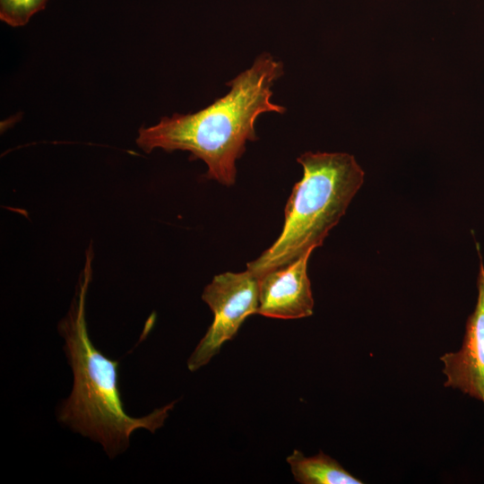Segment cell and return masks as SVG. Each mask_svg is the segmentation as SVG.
<instances>
[{"instance_id":"cell-7","label":"cell","mask_w":484,"mask_h":484,"mask_svg":"<svg viewBox=\"0 0 484 484\" xmlns=\"http://www.w3.org/2000/svg\"><path fill=\"white\" fill-rule=\"evenodd\" d=\"M295 480L301 484H362L337 461L320 451L316 455L306 457L294 450L287 457Z\"/></svg>"},{"instance_id":"cell-5","label":"cell","mask_w":484,"mask_h":484,"mask_svg":"<svg viewBox=\"0 0 484 484\" xmlns=\"http://www.w3.org/2000/svg\"><path fill=\"white\" fill-rule=\"evenodd\" d=\"M313 251L259 277L257 314L279 319H298L313 314L314 298L307 275V262Z\"/></svg>"},{"instance_id":"cell-1","label":"cell","mask_w":484,"mask_h":484,"mask_svg":"<svg viewBox=\"0 0 484 484\" xmlns=\"http://www.w3.org/2000/svg\"><path fill=\"white\" fill-rule=\"evenodd\" d=\"M284 73L282 62L268 53L226 84L229 91L206 108L190 114L164 117L154 125L139 129L137 145L149 153L154 149L191 153L208 167L205 177L230 186L236 182V161L255 142L257 117L266 112L283 114L286 108L272 102V87Z\"/></svg>"},{"instance_id":"cell-4","label":"cell","mask_w":484,"mask_h":484,"mask_svg":"<svg viewBox=\"0 0 484 484\" xmlns=\"http://www.w3.org/2000/svg\"><path fill=\"white\" fill-rule=\"evenodd\" d=\"M202 298L212 311L213 321L187 360L191 372L205 366L236 335L246 318L257 314L259 278L247 269L218 274L204 288Z\"/></svg>"},{"instance_id":"cell-3","label":"cell","mask_w":484,"mask_h":484,"mask_svg":"<svg viewBox=\"0 0 484 484\" xmlns=\"http://www.w3.org/2000/svg\"><path fill=\"white\" fill-rule=\"evenodd\" d=\"M303 177L286 203L276 241L247 270L258 278L323 245L364 182V171L348 153L305 152L298 159Z\"/></svg>"},{"instance_id":"cell-6","label":"cell","mask_w":484,"mask_h":484,"mask_svg":"<svg viewBox=\"0 0 484 484\" xmlns=\"http://www.w3.org/2000/svg\"><path fill=\"white\" fill-rule=\"evenodd\" d=\"M478 298L468 317L462 348L444 354L445 387L456 388L484 402V265L480 257Z\"/></svg>"},{"instance_id":"cell-2","label":"cell","mask_w":484,"mask_h":484,"mask_svg":"<svg viewBox=\"0 0 484 484\" xmlns=\"http://www.w3.org/2000/svg\"><path fill=\"white\" fill-rule=\"evenodd\" d=\"M91 250L79 281L76 295L58 330L73 373L70 396L58 410V420L83 436L100 443L110 458L125 451L138 428L154 433L163 426L175 402L142 418L125 413L118 387L117 360L104 356L92 344L85 320V300L91 278Z\"/></svg>"},{"instance_id":"cell-8","label":"cell","mask_w":484,"mask_h":484,"mask_svg":"<svg viewBox=\"0 0 484 484\" xmlns=\"http://www.w3.org/2000/svg\"><path fill=\"white\" fill-rule=\"evenodd\" d=\"M48 0H0V20L12 27L28 23L38 12L43 10Z\"/></svg>"}]
</instances>
